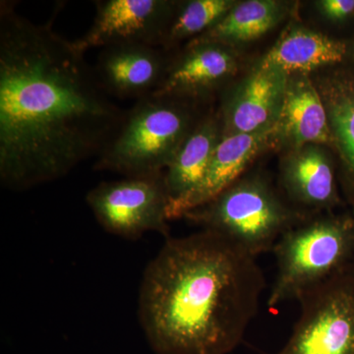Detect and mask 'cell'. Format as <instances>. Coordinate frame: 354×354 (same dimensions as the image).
Returning a JSON list of instances; mask_svg holds the SVG:
<instances>
[{"instance_id":"obj_6","label":"cell","mask_w":354,"mask_h":354,"mask_svg":"<svg viewBox=\"0 0 354 354\" xmlns=\"http://www.w3.org/2000/svg\"><path fill=\"white\" fill-rule=\"evenodd\" d=\"M298 322L276 354H354V269L299 300Z\"/></svg>"},{"instance_id":"obj_5","label":"cell","mask_w":354,"mask_h":354,"mask_svg":"<svg viewBox=\"0 0 354 354\" xmlns=\"http://www.w3.org/2000/svg\"><path fill=\"white\" fill-rule=\"evenodd\" d=\"M183 218L202 230L227 237L257 258L309 216L291 208L265 177L249 176Z\"/></svg>"},{"instance_id":"obj_10","label":"cell","mask_w":354,"mask_h":354,"mask_svg":"<svg viewBox=\"0 0 354 354\" xmlns=\"http://www.w3.org/2000/svg\"><path fill=\"white\" fill-rule=\"evenodd\" d=\"M239 70L234 48L216 43L186 44L172 55L164 82L153 94L205 101L225 85Z\"/></svg>"},{"instance_id":"obj_12","label":"cell","mask_w":354,"mask_h":354,"mask_svg":"<svg viewBox=\"0 0 354 354\" xmlns=\"http://www.w3.org/2000/svg\"><path fill=\"white\" fill-rule=\"evenodd\" d=\"M327 111L308 74L288 75L278 120L272 127V148L295 150L332 144Z\"/></svg>"},{"instance_id":"obj_2","label":"cell","mask_w":354,"mask_h":354,"mask_svg":"<svg viewBox=\"0 0 354 354\" xmlns=\"http://www.w3.org/2000/svg\"><path fill=\"white\" fill-rule=\"evenodd\" d=\"M266 288L257 258L209 230L167 239L147 267L139 319L155 354H228Z\"/></svg>"},{"instance_id":"obj_11","label":"cell","mask_w":354,"mask_h":354,"mask_svg":"<svg viewBox=\"0 0 354 354\" xmlns=\"http://www.w3.org/2000/svg\"><path fill=\"white\" fill-rule=\"evenodd\" d=\"M288 78L281 70L257 65L225 97L220 111L223 137L271 129L283 106Z\"/></svg>"},{"instance_id":"obj_16","label":"cell","mask_w":354,"mask_h":354,"mask_svg":"<svg viewBox=\"0 0 354 354\" xmlns=\"http://www.w3.org/2000/svg\"><path fill=\"white\" fill-rule=\"evenodd\" d=\"M346 46L322 32L293 27L283 32L258 65L272 67L288 75L310 72L344 60Z\"/></svg>"},{"instance_id":"obj_7","label":"cell","mask_w":354,"mask_h":354,"mask_svg":"<svg viewBox=\"0 0 354 354\" xmlns=\"http://www.w3.org/2000/svg\"><path fill=\"white\" fill-rule=\"evenodd\" d=\"M86 201L109 234L136 239L147 232H157L169 239L164 172L97 184L88 191Z\"/></svg>"},{"instance_id":"obj_9","label":"cell","mask_w":354,"mask_h":354,"mask_svg":"<svg viewBox=\"0 0 354 354\" xmlns=\"http://www.w3.org/2000/svg\"><path fill=\"white\" fill-rule=\"evenodd\" d=\"M171 57V53L158 46L120 44L102 48L94 70L109 97L138 101L162 85Z\"/></svg>"},{"instance_id":"obj_8","label":"cell","mask_w":354,"mask_h":354,"mask_svg":"<svg viewBox=\"0 0 354 354\" xmlns=\"http://www.w3.org/2000/svg\"><path fill=\"white\" fill-rule=\"evenodd\" d=\"M94 3L93 24L73 41L84 53L120 44L162 48L178 6L172 0H100Z\"/></svg>"},{"instance_id":"obj_14","label":"cell","mask_w":354,"mask_h":354,"mask_svg":"<svg viewBox=\"0 0 354 354\" xmlns=\"http://www.w3.org/2000/svg\"><path fill=\"white\" fill-rule=\"evenodd\" d=\"M288 153L279 171L288 199L311 212L312 216L335 206L337 193L334 167L325 151L319 145H306Z\"/></svg>"},{"instance_id":"obj_4","label":"cell","mask_w":354,"mask_h":354,"mask_svg":"<svg viewBox=\"0 0 354 354\" xmlns=\"http://www.w3.org/2000/svg\"><path fill=\"white\" fill-rule=\"evenodd\" d=\"M277 276L268 298L270 308L299 301L310 291L351 268L354 221L332 215L305 218L274 244Z\"/></svg>"},{"instance_id":"obj_13","label":"cell","mask_w":354,"mask_h":354,"mask_svg":"<svg viewBox=\"0 0 354 354\" xmlns=\"http://www.w3.org/2000/svg\"><path fill=\"white\" fill-rule=\"evenodd\" d=\"M223 137L220 111L207 113L184 141L164 171L169 220L181 218L184 204L198 189Z\"/></svg>"},{"instance_id":"obj_3","label":"cell","mask_w":354,"mask_h":354,"mask_svg":"<svg viewBox=\"0 0 354 354\" xmlns=\"http://www.w3.org/2000/svg\"><path fill=\"white\" fill-rule=\"evenodd\" d=\"M199 102L152 94L125 111L120 127L97 157L95 171L124 176L160 174L206 114Z\"/></svg>"},{"instance_id":"obj_17","label":"cell","mask_w":354,"mask_h":354,"mask_svg":"<svg viewBox=\"0 0 354 354\" xmlns=\"http://www.w3.org/2000/svg\"><path fill=\"white\" fill-rule=\"evenodd\" d=\"M286 14L285 4L274 0L237 2L209 31L190 41L216 43L234 48L235 44L253 41L267 34L285 18Z\"/></svg>"},{"instance_id":"obj_20","label":"cell","mask_w":354,"mask_h":354,"mask_svg":"<svg viewBox=\"0 0 354 354\" xmlns=\"http://www.w3.org/2000/svg\"><path fill=\"white\" fill-rule=\"evenodd\" d=\"M321 12L332 20H344L354 12V0H322L319 1Z\"/></svg>"},{"instance_id":"obj_1","label":"cell","mask_w":354,"mask_h":354,"mask_svg":"<svg viewBox=\"0 0 354 354\" xmlns=\"http://www.w3.org/2000/svg\"><path fill=\"white\" fill-rule=\"evenodd\" d=\"M0 2V180L26 190L97 157L125 111L73 41Z\"/></svg>"},{"instance_id":"obj_19","label":"cell","mask_w":354,"mask_h":354,"mask_svg":"<svg viewBox=\"0 0 354 354\" xmlns=\"http://www.w3.org/2000/svg\"><path fill=\"white\" fill-rule=\"evenodd\" d=\"M234 0H190L179 2L162 48L169 53L185 39L201 36L236 4Z\"/></svg>"},{"instance_id":"obj_15","label":"cell","mask_w":354,"mask_h":354,"mask_svg":"<svg viewBox=\"0 0 354 354\" xmlns=\"http://www.w3.org/2000/svg\"><path fill=\"white\" fill-rule=\"evenodd\" d=\"M268 148H272V128L252 134L223 137L201 185L184 204L181 218L207 204L239 180L249 165Z\"/></svg>"},{"instance_id":"obj_18","label":"cell","mask_w":354,"mask_h":354,"mask_svg":"<svg viewBox=\"0 0 354 354\" xmlns=\"http://www.w3.org/2000/svg\"><path fill=\"white\" fill-rule=\"evenodd\" d=\"M314 84L327 111L333 143L354 183V72H330L317 76Z\"/></svg>"}]
</instances>
